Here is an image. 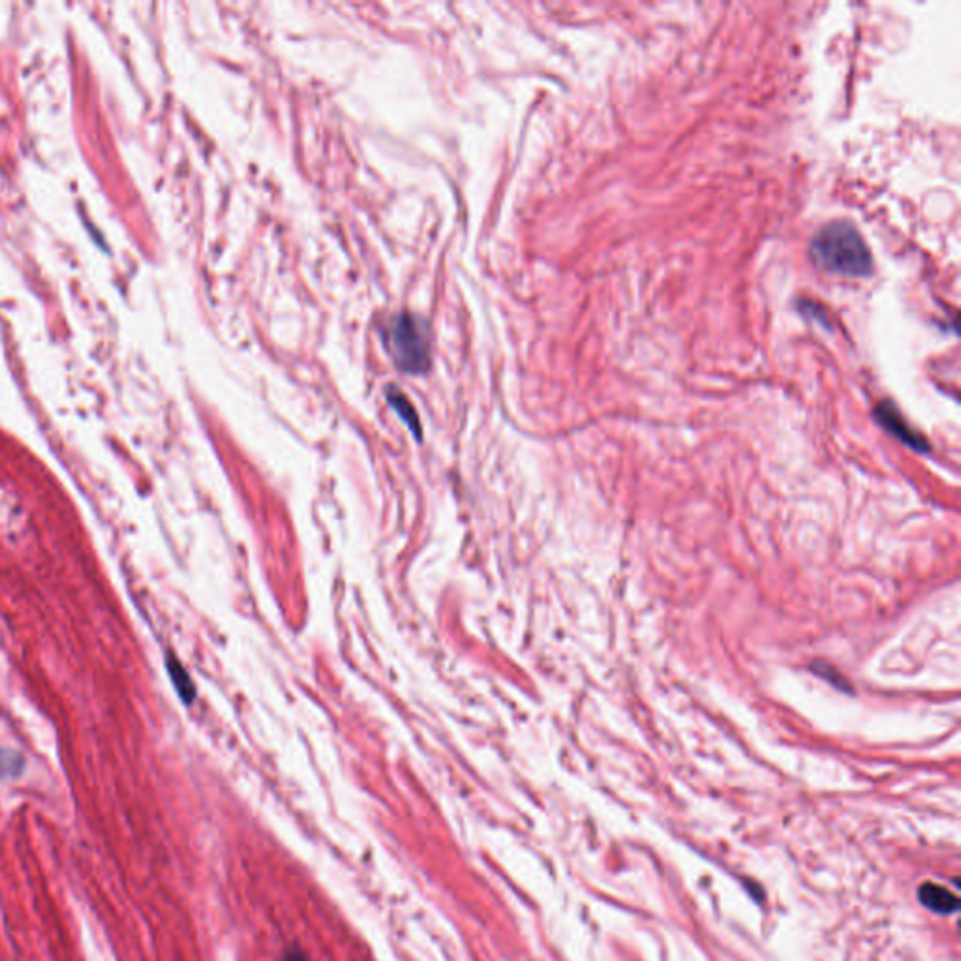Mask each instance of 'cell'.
I'll return each instance as SVG.
<instances>
[{"label":"cell","instance_id":"9c48e42d","mask_svg":"<svg viewBox=\"0 0 961 961\" xmlns=\"http://www.w3.org/2000/svg\"><path fill=\"white\" fill-rule=\"evenodd\" d=\"M283 961H310L309 956L304 954L299 947L288 948V952L283 956Z\"/></svg>","mask_w":961,"mask_h":961},{"label":"cell","instance_id":"5b68a950","mask_svg":"<svg viewBox=\"0 0 961 961\" xmlns=\"http://www.w3.org/2000/svg\"><path fill=\"white\" fill-rule=\"evenodd\" d=\"M167 671H170L173 685H175V690H177L181 698L185 701L186 705H190L192 701L196 698V687L192 684L190 676L185 671V667L181 665L177 659L170 658L167 659Z\"/></svg>","mask_w":961,"mask_h":961},{"label":"cell","instance_id":"3957f363","mask_svg":"<svg viewBox=\"0 0 961 961\" xmlns=\"http://www.w3.org/2000/svg\"><path fill=\"white\" fill-rule=\"evenodd\" d=\"M876 419L884 430H889L890 435H894L898 440H902L905 445L915 449L918 453H928V441L924 440L918 432L908 427L907 421L903 419L900 409L895 408L892 402H882L876 409Z\"/></svg>","mask_w":961,"mask_h":961},{"label":"cell","instance_id":"277c9868","mask_svg":"<svg viewBox=\"0 0 961 961\" xmlns=\"http://www.w3.org/2000/svg\"><path fill=\"white\" fill-rule=\"evenodd\" d=\"M918 900L924 907L934 911L937 915H952L960 908V900L954 892L945 889L935 882H924L918 889Z\"/></svg>","mask_w":961,"mask_h":961},{"label":"cell","instance_id":"6da1fadb","mask_svg":"<svg viewBox=\"0 0 961 961\" xmlns=\"http://www.w3.org/2000/svg\"><path fill=\"white\" fill-rule=\"evenodd\" d=\"M811 262L830 275L866 278L873 273V259L862 233L845 220L817 231L810 244Z\"/></svg>","mask_w":961,"mask_h":961},{"label":"cell","instance_id":"52a82bcc","mask_svg":"<svg viewBox=\"0 0 961 961\" xmlns=\"http://www.w3.org/2000/svg\"><path fill=\"white\" fill-rule=\"evenodd\" d=\"M389 402L395 406L396 412H398V415L404 419V422L408 425L409 430L415 432L417 438H421V425H419L417 414H415L414 406L409 404L408 398L402 395V393H391V395H389Z\"/></svg>","mask_w":961,"mask_h":961},{"label":"cell","instance_id":"7a4b0ae2","mask_svg":"<svg viewBox=\"0 0 961 961\" xmlns=\"http://www.w3.org/2000/svg\"><path fill=\"white\" fill-rule=\"evenodd\" d=\"M389 348L406 372H425L428 364L427 333L414 316L402 314L389 325Z\"/></svg>","mask_w":961,"mask_h":961},{"label":"cell","instance_id":"8992f818","mask_svg":"<svg viewBox=\"0 0 961 961\" xmlns=\"http://www.w3.org/2000/svg\"><path fill=\"white\" fill-rule=\"evenodd\" d=\"M25 771V759L18 751L0 748V779H15Z\"/></svg>","mask_w":961,"mask_h":961},{"label":"cell","instance_id":"ba28073f","mask_svg":"<svg viewBox=\"0 0 961 961\" xmlns=\"http://www.w3.org/2000/svg\"><path fill=\"white\" fill-rule=\"evenodd\" d=\"M811 671L815 672V674H819L821 679H829L830 682H832V684L834 685H837V687H845V684H847V680H843V676L836 674V671H834V667L824 665V663H821V669H819V667L811 665Z\"/></svg>","mask_w":961,"mask_h":961}]
</instances>
